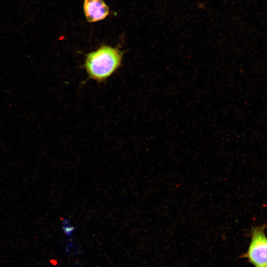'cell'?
<instances>
[{"mask_svg": "<svg viewBox=\"0 0 267 267\" xmlns=\"http://www.w3.org/2000/svg\"><path fill=\"white\" fill-rule=\"evenodd\" d=\"M122 58L123 53L118 48L102 45L87 55L84 67L91 79L101 82L118 69Z\"/></svg>", "mask_w": 267, "mask_h": 267, "instance_id": "cell-1", "label": "cell"}, {"mask_svg": "<svg viewBox=\"0 0 267 267\" xmlns=\"http://www.w3.org/2000/svg\"><path fill=\"white\" fill-rule=\"evenodd\" d=\"M244 257L255 267H267V237L263 227L252 230L251 242Z\"/></svg>", "mask_w": 267, "mask_h": 267, "instance_id": "cell-2", "label": "cell"}, {"mask_svg": "<svg viewBox=\"0 0 267 267\" xmlns=\"http://www.w3.org/2000/svg\"><path fill=\"white\" fill-rule=\"evenodd\" d=\"M84 10L87 20L95 22L105 19L109 14V7L103 0H85Z\"/></svg>", "mask_w": 267, "mask_h": 267, "instance_id": "cell-3", "label": "cell"}]
</instances>
